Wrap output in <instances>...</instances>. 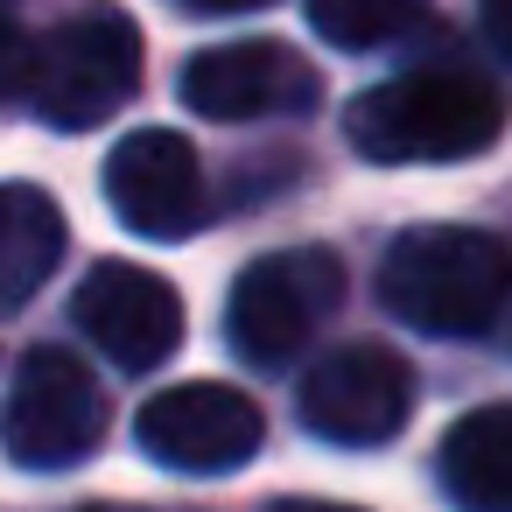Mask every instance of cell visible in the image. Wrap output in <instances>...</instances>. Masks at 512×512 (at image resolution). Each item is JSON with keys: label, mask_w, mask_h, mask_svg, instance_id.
Instances as JSON below:
<instances>
[{"label": "cell", "mask_w": 512, "mask_h": 512, "mask_svg": "<svg viewBox=\"0 0 512 512\" xmlns=\"http://www.w3.org/2000/svg\"><path fill=\"white\" fill-rule=\"evenodd\" d=\"M477 15H484V36H491V50L512 64V0H477Z\"/></svg>", "instance_id": "9a60e30c"}, {"label": "cell", "mask_w": 512, "mask_h": 512, "mask_svg": "<svg viewBox=\"0 0 512 512\" xmlns=\"http://www.w3.org/2000/svg\"><path fill=\"white\" fill-rule=\"evenodd\" d=\"M106 386L78 351H29L15 365L8 407H0V449H8L22 470H71L106 442Z\"/></svg>", "instance_id": "5b68a950"}, {"label": "cell", "mask_w": 512, "mask_h": 512, "mask_svg": "<svg viewBox=\"0 0 512 512\" xmlns=\"http://www.w3.org/2000/svg\"><path fill=\"white\" fill-rule=\"evenodd\" d=\"M106 204L127 232L141 239H190L211 218L204 197V162L183 134L169 127H134L106 155Z\"/></svg>", "instance_id": "ba28073f"}, {"label": "cell", "mask_w": 512, "mask_h": 512, "mask_svg": "<svg viewBox=\"0 0 512 512\" xmlns=\"http://www.w3.org/2000/svg\"><path fill=\"white\" fill-rule=\"evenodd\" d=\"M183 106L197 120H288L316 106V71L288 43H218L183 64Z\"/></svg>", "instance_id": "30bf717a"}, {"label": "cell", "mask_w": 512, "mask_h": 512, "mask_svg": "<svg viewBox=\"0 0 512 512\" xmlns=\"http://www.w3.org/2000/svg\"><path fill=\"white\" fill-rule=\"evenodd\" d=\"M71 323L120 372H155L183 344V295H176V281H162L134 260H99L71 295Z\"/></svg>", "instance_id": "9c48e42d"}, {"label": "cell", "mask_w": 512, "mask_h": 512, "mask_svg": "<svg viewBox=\"0 0 512 512\" xmlns=\"http://www.w3.org/2000/svg\"><path fill=\"white\" fill-rule=\"evenodd\" d=\"M141 71H148V50H141V22L113 0H92V8L64 15L50 29V43L36 50V71H29V113L57 134H85V127H106L134 92H141Z\"/></svg>", "instance_id": "3957f363"}, {"label": "cell", "mask_w": 512, "mask_h": 512, "mask_svg": "<svg viewBox=\"0 0 512 512\" xmlns=\"http://www.w3.org/2000/svg\"><path fill=\"white\" fill-rule=\"evenodd\" d=\"M64 260V211L36 183H0V316L22 309Z\"/></svg>", "instance_id": "7c38bea8"}, {"label": "cell", "mask_w": 512, "mask_h": 512, "mask_svg": "<svg viewBox=\"0 0 512 512\" xmlns=\"http://www.w3.org/2000/svg\"><path fill=\"white\" fill-rule=\"evenodd\" d=\"M134 442L169 463V470H190V477H218V470H239L260 456L267 442V414L239 393V386H218V379H183V386H162L141 421H134Z\"/></svg>", "instance_id": "52a82bcc"}, {"label": "cell", "mask_w": 512, "mask_h": 512, "mask_svg": "<svg viewBox=\"0 0 512 512\" xmlns=\"http://www.w3.org/2000/svg\"><path fill=\"white\" fill-rule=\"evenodd\" d=\"M512 106L498 78L470 64H414L344 106V134L365 162L407 169V162H470L498 148Z\"/></svg>", "instance_id": "6da1fadb"}, {"label": "cell", "mask_w": 512, "mask_h": 512, "mask_svg": "<svg viewBox=\"0 0 512 512\" xmlns=\"http://www.w3.org/2000/svg\"><path fill=\"white\" fill-rule=\"evenodd\" d=\"M379 302L421 337H484L512 302V253L477 225H414L379 260Z\"/></svg>", "instance_id": "7a4b0ae2"}, {"label": "cell", "mask_w": 512, "mask_h": 512, "mask_svg": "<svg viewBox=\"0 0 512 512\" xmlns=\"http://www.w3.org/2000/svg\"><path fill=\"white\" fill-rule=\"evenodd\" d=\"M344 302V260L330 246H288V253H260L225 302V337L246 365L281 372L295 351L316 344V330L337 316Z\"/></svg>", "instance_id": "277c9868"}, {"label": "cell", "mask_w": 512, "mask_h": 512, "mask_svg": "<svg viewBox=\"0 0 512 512\" xmlns=\"http://www.w3.org/2000/svg\"><path fill=\"white\" fill-rule=\"evenodd\" d=\"M29 71H36V50H29L22 22L8 15V0H0V99H22L29 92Z\"/></svg>", "instance_id": "5bb4252c"}, {"label": "cell", "mask_w": 512, "mask_h": 512, "mask_svg": "<svg viewBox=\"0 0 512 512\" xmlns=\"http://www.w3.org/2000/svg\"><path fill=\"white\" fill-rule=\"evenodd\" d=\"M302 428L337 449H379L414 414V372L386 344H337L302 372Z\"/></svg>", "instance_id": "8992f818"}, {"label": "cell", "mask_w": 512, "mask_h": 512, "mask_svg": "<svg viewBox=\"0 0 512 512\" xmlns=\"http://www.w3.org/2000/svg\"><path fill=\"white\" fill-rule=\"evenodd\" d=\"M435 477L456 512H512V407H470L449 421Z\"/></svg>", "instance_id": "8fae6325"}, {"label": "cell", "mask_w": 512, "mask_h": 512, "mask_svg": "<svg viewBox=\"0 0 512 512\" xmlns=\"http://www.w3.org/2000/svg\"><path fill=\"white\" fill-rule=\"evenodd\" d=\"M78 512H120V505H78Z\"/></svg>", "instance_id": "ac0fdd59"}, {"label": "cell", "mask_w": 512, "mask_h": 512, "mask_svg": "<svg viewBox=\"0 0 512 512\" xmlns=\"http://www.w3.org/2000/svg\"><path fill=\"white\" fill-rule=\"evenodd\" d=\"M190 15H246V8H267V0H176Z\"/></svg>", "instance_id": "2e32d148"}, {"label": "cell", "mask_w": 512, "mask_h": 512, "mask_svg": "<svg viewBox=\"0 0 512 512\" xmlns=\"http://www.w3.org/2000/svg\"><path fill=\"white\" fill-rule=\"evenodd\" d=\"M274 512H365V505H337V498H281Z\"/></svg>", "instance_id": "e0dca14e"}, {"label": "cell", "mask_w": 512, "mask_h": 512, "mask_svg": "<svg viewBox=\"0 0 512 512\" xmlns=\"http://www.w3.org/2000/svg\"><path fill=\"white\" fill-rule=\"evenodd\" d=\"M428 15V0H309V22L330 50H379Z\"/></svg>", "instance_id": "4fadbf2b"}]
</instances>
